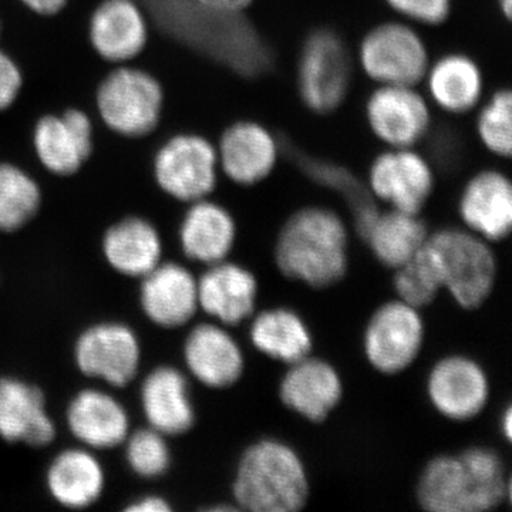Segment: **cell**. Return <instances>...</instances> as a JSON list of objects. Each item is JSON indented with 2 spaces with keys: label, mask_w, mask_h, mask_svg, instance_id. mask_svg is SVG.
I'll use <instances>...</instances> for the list:
<instances>
[{
  "label": "cell",
  "mask_w": 512,
  "mask_h": 512,
  "mask_svg": "<svg viewBox=\"0 0 512 512\" xmlns=\"http://www.w3.org/2000/svg\"><path fill=\"white\" fill-rule=\"evenodd\" d=\"M498 6H500L501 13L505 16V19L511 20L512 18V0H498Z\"/></svg>",
  "instance_id": "cell-41"
},
{
  "label": "cell",
  "mask_w": 512,
  "mask_h": 512,
  "mask_svg": "<svg viewBox=\"0 0 512 512\" xmlns=\"http://www.w3.org/2000/svg\"><path fill=\"white\" fill-rule=\"evenodd\" d=\"M33 144L37 158L47 171L69 177L80 171L92 156V120L77 109L47 114L37 121Z\"/></svg>",
  "instance_id": "cell-20"
},
{
  "label": "cell",
  "mask_w": 512,
  "mask_h": 512,
  "mask_svg": "<svg viewBox=\"0 0 512 512\" xmlns=\"http://www.w3.org/2000/svg\"><path fill=\"white\" fill-rule=\"evenodd\" d=\"M393 285L397 299L420 311L436 301L443 286L426 244L409 261L394 269Z\"/></svg>",
  "instance_id": "cell-33"
},
{
  "label": "cell",
  "mask_w": 512,
  "mask_h": 512,
  "mask_svg": "<svg viewBox=\"0 0 512 512\" xmlns=\"http://www.w3.org/2000/svg\"><path fill=\"white\" fill-rule=\"evenodd\" d=\"M42 190L18 165L0 164V234H15L35 220Z\"/></svg>",
  "instance_id": "cell-31"
},
{
  "label": "cell",
  "mask_w": 512,
  "mask_h": 512,
  "mask_svg": "<svg viewBox=\"0 0 512 512\" xmlns=\"http://www.w3.org/2000/svg\"><path fill=\"white\" fill-rule=\"evenodd\" d=\"M218 171L217 147L198 134L171 137L154 158L158 187L187 204L210 197L217 187Z\"/></svg>",
  "instance_id": "cell-9"
},
{
  "label": "cell",
  "mask_w": 512,
  "mask_h": 512,
  "mask_svg": "<svg viewBox=\"0 0 512 512\" xmlns=\"http://www.w3.org/2000/svg\"><path fill=\"white\" fill-rule=\"evenodd\" d=\"M360 69L377 84L417 86L430 66L429 49L410 23L383 22L362 37Z\"/></svg>",
  "instance_id": "cell-7"
},
{
  "label": "cell",
  "mask_w": 512,
  "mask_h": 512,
  "mask_svg": "<svg viewBox=\"0 0 512 512\" xmlns=\"http://www.w3.org/2000/svg\"><path fill=\"white\" fill-rule=\"evenodd\" d=\"M352 83V57L339 33L315 29L303 42L296 84L302 103L316 114H330L346 100Z\"/></svg>",
  "instance_id": "cell-5"
},
{
  "label": "cell",
  "mask_w": 512,
  "mask_h": 512,
  "mask_svg": "<svg viewBox=\"0 0 512 512\" xmlns=\"http://www.w3.org/2000/svg\"><path fill=\"white\" fill-rule=\"evenodd\" d=\"M355 225L377 261L392 269L399 268L416 255L430 234L420 214L393 208L382 211L376 207Z\"/></svg>",
  "instance_id": "cell-28"
},
{
  "label": "cell",
  "mask_w": 512,
  "mask_h": 512,
  "mask_svg": "<svg viewBox=\"0 0 512 512\" xmlns=\"http://www.w3.org/2000/svg\"><path fill=\"white\" fill-rule=\"evenodd\" d=\"M309 477L295 448L264 439L244 451L234 483L235 507L251 512H296L308 503Z\"/></svg>",
  "instance_id": "cell-3"
},
{
  "label": "cell",
  "mask_w": 512,
  "mask_h": 512,
  "mask_svg": "<svg viewBox=\"0 0 512 512\" xmlns=\"http://www.w3.org/2000/svg\"><path fill=\"white\" fill-rule=\"evenodd\" d=\"M503 423H501V433L504 434L505 439L511 440V434H512V412L511 407H508L507 410H505L503 419H501Z\"/></svg>",
  "instance_id": "cell-40"
},
{
  "label": "cell",
  "mask_w": 512,
  "mask_h": 512,
  "mask_svg": "<svg viewBox=\"0 0 512 512\" xmlns=\"http://www.w3.org/2000/svg\"><path fill=\"white\" fill-rule=\"evenodd\" d=\"M252 345L262 355L292 365L311 355V330L298 313L286 308L268 309L252 320Z\"/></svg>",
  "instance_id": "cell-30"
},
{
  "label": "cell",
  "mask_w": 512,
  "mask_h": 512,
  "mask_svg": "<svg viewBox=\"0 0 512 512\" xmlns=\"http://www.w3.org/2000/svg\"><path fill=\"white\" fill-rule=\"evenodd\" d=\"M124 458L134 476L157 480L170 471L173 463L168 437L151 427L131 429L124 440Z\"/></svg>",
  "instance_id": "cell-32"
},
{
  "label": "cell",
  "mask_w": 512,
  "mask_h": 512,
  "mask_svg": "<svg viewBox=\"0 0 512 512\" xmlns=\"http://www.w3.org/2000/svg\"><path fill=\"white\" fill-rule=\"evenodd\" d=\"M56 436V423L49 413L45 392L20 377H0V439L45 448Z\"/></svg>",
  "instance_id": "cell-17"
},
{
  "label": "cell",
  "mask_w": 512,
  "mask_h": 512,
  "mask_svg": "<svg viewBox=\"0 0 512 512\" xmlns=\"http://www.w3.org/2000/svg\"><path fill=\"white\" fill-rule=\"evenodd\" d=\"M476 128L481 144L497 157L512 153V96L508 89L497 90L477 114Z\"/></svg>",
  "instance_id": "cell-34"
},
{
  "label": "cell",
  "mask_w": 512,
  "mask_h": 512,
  "mask_svg": "<svg viewBox=\"0 0 512 512\" xmlns=\"http://www.w3.org/2000/svg\"><path fill=\"white\" fill-rule=\"evenodd\" d=\"M183 360L188 375L208 389H228L244 375L241 346L227 326L214 320L192 326L185 336Z\"/></svg>",
  "instance_id": "cell-16"
},
{
  "label": "cell",
  "mask_w": 512,
  "mask_h": 512,
  "mask_svg": "<svg viewBox=\"0 0 512 512\" xmlns=\"http://www.w3.org/2000/svg\"><path fill=\"white\" fill-rule=\"evenodd\" d=\"M101 254L116 274L141 279L163 261V238L153 222L130 215L106 229Z\"/></svg>",
  "instance_id": "cell-26"
},
{
  "label": "cell",
  "mask_w": 512,
  "mask_h": 512,
  "mask_svg": "<svg viewBox=\"0 0 512 512\" xmlns=\"http://www.w3.org/2000/svg\"><path fill=\"white\" fill-rule=\"evenodd\" d=\"M195 2L200 3L204 8L217 10V12L238 15L247 10L254 0H195Z\"/></svg>",
  "instance_id": "cell-38"
},
{
  "label": "cell",
  "mask_w": 512,
  "mask_h": 512,
  "mask_svg": "<svg viewBox=\"0 0 512 512\" xmlns=\"http://www.w3.org/2000/svg\"><path fill=\"white\" fill-rule=\"evenodd\" d=\"M275 261L282 274L312 288L338 284L349 266L345 221L325 207L296 211L279 232Z\"/></svg>",
  "instance_id": "cell-2"
},
{
  "label": "cell",
  "mask_w": 512,
  "mask_h": 512,
  "mask_svg": "<svg viewBox=\"0 0 512 512\" xmlns=\"http://www.w3.org/2000/svg\"><path fill=\"white\" fill-rule=\"evenodd\" d=\"M426 389L434 410L451 421L476 419L490 399V380L483 366L464 355L440 359L430 370Z\"/></svg>",
  "instance_id": "cell-13"
},
{
  "label": "cell",
  "mask_w": 512,
  "mask_h": 512,
  "mask_svg": "<svg viewBox=\"0 0 512 512\" xmlns=\"http://www.w3.org/2000/svg\"><path fill=\"white\" fill-rule=\"evenodd\" d=\"M343 382L338 370L311 355L289 365L279 384V399L303 419L320 423L339 406Z\"/></svg>",
  "instance_id": "cell-23"
},
{
  "label": "cell",
  "mask_w": 512,
  "mask_h": 512,
  "mask_svg": "<svg viewBox=\"0 0 512 512\" xmlns=\"http://www.w3.org/2000/svg\"><path fill=\"white\" fill-rule=\"evenodd\" d=\"M96 104L101 120L114 133L147 136L163 113V87L144 70L119 67L100 83Z\"/></svg>",
  "instance_id": "cell-8"
},
{
  "label": "cell",
  "mask_w": 512,
  "mask_h": 512,
  "mask_svg": "<svg viewBox=\"0 0 512 512\" xmlns=\"http://www.w3.org/2000/svg\"><path fill=\"white\" fill-rule=\"evenodd\" d=\"M138 303L157 328H185L200 312L198 278L183 264L161 261L140 279Z\"/></svg>",
  "instance_id": "cell-14"
},
{
  "label": "cell",
  "mask_w": 512,
  "mask_h": 512,
  "mask_svg": "<svg viewBox=\"0 0 512 512\" xmlns=\"http://www.w3.org/2000/svg\"><path fill=\"white\" fill-rule=\"evenodd\" d=\"M436 177L430 161L409 148H387L367 173L370 194L393 210L420 214L433 195Z\"/></svg>",
  "instance_id": "cell-11"
},
{
  "label": "cell",
  "mask_w": 512,
  "mask_h": 512,
  "mask_svg": "<svg viewBox=\"0 0 512 512\" xmlns=\"http://www.w3.org/2000/svg\"><path fill=\"white\" fill-rule=\"evenodd\" d=\"M367 126L389 148L417 146L429 134L431 111L416 86L379 84L365 106Z\"/></svg>",
  "instance_id": "cell-12"
},
{
  "label": "cell",
  "mask_w": 512,
  "mask_h": 512,
  "mask_svg": "<svg viewBox=\"0 0 512 512\" xmlns=\"http://www.w3.org/2000/svg\"><path fill=\"white\" fill-rule=\"evenodd\" d=\"M258 281L244 266L225 261L207 266L198 278L200 311L221 325L237 326L254 315Z\"/></svg>",
  "instance_id": "cell-24"
},
{
  "label": "cell",
  "mask_w": 512,
  "mask_h": 512,
  "mask_svg": "<svg viewBox=\"0 0 512 512\" xmlns=\"http://www.w3.org/2000/svg\"><path fill=\"white\" fill-rule=\"evenodd\" d=\"M390 9L407 22L440 26L450 18L453 0H384Z\"/></svg>",
  "instance_id": "cell-35"
},
{
  "label": "cell",
  "mask_w": 512,
  "mask_h": 512,
  "mask_svg": "<svg viewBox=\"0 0 512 512\" xmlns=\"http://www.w3.org/2000/svg\"><path fill=\"white\" fill-rule=\"evenodd\" d=\"M441 286L464 309H476L493 292L497 259L490 242L466 228H444L426 241Z\"/></svg>",
  "instance_id": "cell-4"
},
{
  "label": "cell",
  "mask_w": 512,
  "mask_h": 512,
  "mask_svg": "<svg viewBox=\"0 0 512 512\" xmlns=\"http://www.w3.org/2000/svg\"><path fill=\"white\" fill-rule=\"evenodd\" d=\"M89 35L100 57L126 63L147 45V20L134 0H103L90 19Z\"/></svg>",
  "instance_id": "cell-27"
},
{
  "label": "cell",
  "mask_w": 512,
  "mask_h": 512,
  "mask_svg": "<svg viewBox=\"0 0 512 512\" xmlns=\"http://www.w3.org/2000/svg\"><path fill=\"white\" fill-rule=\"evenodd\" d=\"M138 393L147 426L168 439L184 436L195 426L197 410L183 370L170 365L153 367L141 380Z\"/></svg>",
  "instance_id": "cell-19"
},
{
  "label": "cell",
  "mask_w": 512,
  "mask_h": 512,
  "mask_svg": "<svg viewBox=\"0 0 512 512\" xmlns=\"http://www.w3.org/2000/svg\"><path fill=\"white\" fill-rule=\"evenodd\" d=\"M501 457L487 447L433 458L421 473L417 501L430 512H485L510 498Z\"/></svg>",
  "instance_id": "cell-1"
},
{
  "label": "cell",
  "mask_w": 512,
  "mask_h": 512,
  "mask_svg": "<svg viewBox=\"0 0 512 512\" xmlns=\"http://www.w3.org/2000/svg\"><path fill=\"white\" fill-rule=\"evenodd\" d=\"M64 421L77 444L96 453L123 446L131 431L127 407L103 387H86L74 394L64 412Z\"/></svg>",
  "instance_id": "cell-15"
},
{
  "label": "cell",
  "mask_w": 512,
  "mask_h": 512,
  "mask_svg": "<svg viewBox=\"0 0 512 512\" xmlns=\"http://www.w3.org/2000/svg\"><path fill=\"white\" fill-rule=\"evenodd\" d=\"M173 510V505L168 503L167 498L158 494H147L138 497L124 507L127 512H168Z\"/></svg>",
  "instance_id": "cell-37"
},
{
  "label": "cell",
  "mask_w": 512,
  "mask_h": 512,
  "mask_svg": "<svg viewBox=\"0 0 512 512\" xmlns=\"http://www.w3.org/2000/svg\"><path fill=\"white\" fill-rule=\"evenodd\" d=\"M22 2L39 15L52 16L66 6L67 0H22Z\"/></svg>",
  "instance_id": "cell-39"
},
{
  "label": "cell",
  "mask_w": 512,
  "mask_h": 512,
  "mask_svg": "<svg viewBox=\"0 0 512 512\" xmlns=\"http://www.w3.org/2000/svg\"><path fill=\"white\" fill-rule=\"evenodd\" d=\"M23 76L18 64L0 50V111L9 109L22 90Z\"/></svg>",
  "instance_id": "cell-36"
},
{
  "label": "cell",
  "mask_w": 512,
  "mask_h": 512,
  "mask_svg": "<svg viewBox=\"0 0 512 512\" xmlns=\"http://www.w3.org/2000/svg\"><path fill=\"white\" fill-rule=\"evenodd\" d=\"M181 251L195 264L225 261L237 241V222L227 208L202 198L191 202L178 229Z\"/></svg>",
  "instance_id": "cell-25"
},
{
  "label": "cell",
  "mask_w": 512,
  "mask_h": 512,
  "mask_svg": "<svg viewBox=\"0 0 512 512\" xmlns=\"http://www.w3.org/2000/svg\"><path fill=\"white\" fill-rule=\"evenodd\" d=\"M424 339L426 326L420 309L400 299L383 303L366 326L367 362L383 375H399L416 362Z\"/></svg>",
  "instance_id": "cell-10"
},
{
  "label": "cell",
  "mask_w": 512,
  "mask_h": 512,
  "mask_svg": "<svg viewBox=\"0 0 512 512\" xmlns=\"http://www.w3.org/2000/svg\"><path fill=\"white\" fill-rule=\"evenodd\" d=\"M458 214L464 227L487 242L503 241L512 229V185L498 170L474 174L461 191Z\"/></svg>",
  "instance_id": "cell-21"
},
{
  "label": "cell",
  "mask_w": 512,
  "mask_h": 512,
  "mask_svg": "<svg viewBox=\"0 0 512 512\" xmlns=\"http://www.w3.org/2000/svg\"><path fill=\"white\" fill-rule=\"evenodd\" d=\"M77 370L109 389H123L140 375L143 348L136 330L120 320H100L79 333L73 346Z\"/></svg>",
  "instance_id": "cell-6"
},
{
  "label": "cell",
  "mask_w": 512,
  "mask_h": 512,
  "mask_svg": "<svg viewBox=\"0 0 512 512\" xmlns=\"http://www.w3.org/2000/svg\"><path fill=\"white\" fill-rule=\"evenodd\" d=\"M217 154L225 177L241 187H254L274 173L279 144L264 124L239 120L222 133Z\"/></svg>",
  "instance_id": "cell-18"
},
{
  "label": "cell",
  "mask_w": 512,
  "mask_h": 512,
  "mask_svg": "<svg viewBox=\"0 0 512 512\" xmlns=\"http://www.w3.org/2000/svg\"><path fill=\"white\" fill-rule=\"evenodd\" d=\"M424 80L431 101L440 110L454 116L470 113L483 97L481 67L464 53H448L430 63Z\"/></svg>",
  "instance_id": "cell-29"
},
{
  "label": "cell",
  "mask_w": 512,
  "mask_h": 512,
  "mask_svg": "<svg viewBox=\"0 0 512 512\" xmlns=\"http://www.w3.org/2000/svg\"><path fill=\"white\" fill-rule=\"evenodd\" d=\"M50 498L67 510H86L99 503L106 491V468L96 451L83 446L63 448L46 468Z\"/></svg>",
  "instance_id": "cell-22"
}]
</instances>
